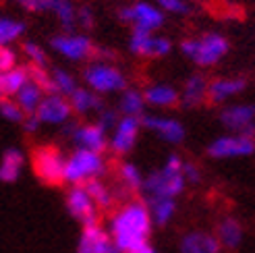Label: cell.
I'll return each instance as SVG.
<instances>
[{"instance_id":"40","label":"cell","mask_w":255,"mask_h":253,"mask_svg":"<svg viewBox=\"0 0 255 253\" xmlns=\"http://www.w3.org/2000/svg\"><path fill=\"white\" fill-rule=\"evenodd\" d=\"M183 176H185V183H189V185L201 183V170L193 162H183Z\"/></svg>"},{"instance_id":"22","label":"cell","mask_w":255,"mask_h":253,"mask_svg":"<svg viewBox=\"0 0 255 253\" xmlns=\"http://www.w3.org/2000/svg\"><path fill=\"white\" fill-rule=\"evenodd\" d=\"M243 224H241L235 216H224L218 222V229H216V239L220 241L222 247L226 249H237L243 243Z\"/></svg>"},{"instance_id":"9","label":"cell","mask_w":255,"mask_h":253,"mask_svg":"<svg viewBox=\"0 0 255 253\" xmlns=\"http://www.w3.org/2000/svg\"><path fill=\"white\" fill-rule=\"evenodd\" d=\"M58 54L67 56L69 60H89V58H98L100 46H96L87 35H79V33H62V35H54L50 40Z\"/></svg>"},{"instance_id":"15","label":"cell","mask_w":255,"mask_h":253,"mask_svg":"<svg viewBox=\"0 0 255 253\" xmlns=\"http://www.w3.org/2000/svg\"><path fill=\"white\" fill-rule=\"evenodd\" d=\"M139 121H141V126H143V129L154 131L160 139H164V141H168V143H181L183 139H185V135H187L185 126L178 123L176 119L143 115Z\"/></svg>"},{"instance_id":"31","label":"cell","mask_w":255,"mask_h":253,"mask_svg":"<svg viewBox=\"0 0 255 253\" xmlns=\"http://www.w3.org/2000/svg\"><path fill=\"white\" fill-rule=\"evenodd\" d=\"M27 77L33 85H37L42 90V94H48V96H60L58 90H56V85L52 81V75H50V69L46 67H37L33 65V62H27Z\"/></svg>"},{"instance_id":"7","label":"cell","mask_w":255,"mask_h":253,"mask_svg":"<svg viewBox=\"0 0 255 253\" xmlns=\"http://www.w3.org/2000/svg\"><path fill=\"white\" fill-rule=\"evenodd\" d=\"M208 156L216 160H228V158H247L255 154V137L247 135H222L216 137L208 145Z\"/></svg>"},{"instance_id":"14","label":"cell","mask_w":255,"mask_h":253,"mask_svg":"<svg viewBox=\"0 0 255 253\" xmlns=\"http://www.w3.org/2000/svg\"><path fill=\"white\" fill-rule=\"evenodd\" d=\"M139 129H141V121L135 119V117H123L119 121V125L114 126V133H112V139H110V149L112 154L117 156H125L135 147L137 143V135H139Z\"/></svg>"},{"instance_id":"42","label":"cell","mask_w":255,"mask_h":253,"mask_svg":"<svg viewBox=\"0 0 255 253\" xmlns=\"http://www.w3.org/2000/svg\"><path fill=\"white\" fill-rule=\"evenodd\" d=\"M77 23L81 25L83 29H94V25H96L94 10L89 6H79L77 8Z\"/></svg>"},{"instance_id":"2","label":"cell","mask_w":255,"mask_h":253,"mask_svg":"<svg viewBox=\"0 0 255 253\" xmlns=\"http://www.w3.org/2000/svg\"><path fill=\"white\" fill-rule=\"evenodd\" d=\"M29 164L35 179L46 187H62L65 181L67 158L54 143H37L29 149Z\"/></svg>"},{"instance_id":"36","label":"cell","mask_w":255,"mask_h":253,"mask_svg":"<svg viewBox=\"0 0 255 253\" xmlns=\"http://www.w3.org/2000/svg\"><path fill=\"white\" fill-rule=\"evenodd\" d=\"M21 50H23V54L29 56V62H33V65H37V67H46L48 69V56L35 42H23Z\"/></svg>"},{"instance_id":"24","label":"cell","mask_w":255,"mask_h":253,"mask_svg":"<svg viewBox=\"0 0 255 253\" xmlns=\"http://www.w3.org/2000/svg\"><path fill=\"white\" fill-rule=\"evenodd\" d=\"M145 206L149 210L151 222L156 226H166L176 212V201L170 197H147Z\"/></svg>"},{"instance_id":"27","label":"cell","mask_w":255,"mask_h":253,"mask_svg":"<svg viewBox=\"0 0 255 253\" xmlns=\"http://www.w3.org/2000/svg\"><path fill=\"white\" fill-rule=\"evenodd\" d=\"M27 81H29V77H27V67L25 65L15 67L6 73H0V94H2V98L17 96L19 90Z\"/></svg>"},{"instance_id":"41","label":"cell","mask_w":255,"mask_h":253,"mask_svg":"<svg viewBox=\"0 0 255 253\" xmlns=\"http://www.w3.org/2000/svg\"><path fill=\"white\" fill-rule=\"evenodd\" d=\"M15 2H19L29 12H46V10H50V6H52V0H15Z\"/></svg>"},{"instance_id":"35","label":"cell","mask_w":255,"mask_h":253,"mask_svg":"<svg viewBox=\"0 0 255 253\" xmlns=\"http://www.w3.org/2000/svg\"><path fill=\"white\" fill-rule=\"evenodd\" d=\"M0 115H2V119L10 121V123H23L25 121V112L17 106V102H12V100L8 98H2L0 100Z\"/></svg>"},{"instance_id":"19","label":"cell","mask_w":255,"mask_h":253,"mask_svg":"<svg viewBox=\"0 0 255 253\" xmlns=\"http://www.w3.org/2000/svg\"><path fill=\"white\" fill-rule=\"evenodd\" d=\"M181 253H222V245L206 231H191L181 239Z\"/></svg>"},{"instance_id":"33","label":"cell","mask_w":255,"mask_h":253,"mask_svg":"<svg viewBox=\"0 0 255 253\" xmlns=\"http://www.w3.org/2000/svg\"><path fill=\"white\" fill-rule=\"evenodd\" d=\"M27 29V25L23 21H15L8 17H0V44L15 42L17 37H21Z\"/></svg>"},{"instance_id":"20","label":"cell","mask_w":255,"mask_h":253,"mask_svg":"<svg viewBox=\"0 0 255 253\" xmlns=\"http://www.w3.org/2000/svg\"><path fill=\"white\" fill-rule=\"evenodd\" d=\"M208 79L203 75L195 73L185 81L183 94H181V104L185 108H197L208 100Z\"/></svg>"},{"instance_id":"11","label":"cell","mask_w":255,"mask_h":253,"mask_svg":"<svg viewBox=\"0 0 255 253\" xmlns=\"http://www.w3.org/2000/svg\"><path fill=\"white\" fill-rule=\"evenodd\" d=\"M129 50L137 56L145 58H162L168 56L172 50V42L168 37H160L143 29H133L131 40H129Z\"/></svg>"},{"instance_id":"3","label":"cell","mask_w":255,"mask_h":253,"mask_svg":"<svg viewBox=\"0 0 255 253\" xmlns=\"http://www.w3.org/2000/svg\"><path fill=\"white\" fill-rule=\"evenodd\" d=\"M185 176H183V160L181 156L170 154L160 170L149 172L143 179V189L147 197H170L174 199L185 191Z\"/></svg>"},{"instance_id":"12","label":"cell","mask_w":255,"mask_h":253,"mask_svg":"<svg viewBox=\"0 0 255 253\" xmlns=\"http://www.w3.org/2000/svg\"><path fill=\"white\" fill-rule=\"evenodd\" d=\"M77 253H121L119 247L114 245L112 237L102 229V224H87L83 226L81 237H79V245Z\"/></svg>"},{"instance_id":"34","label":"cell","mask_w":255,"mask_h":253,"mask_svg":"<svg viewBox=\"0 0 255 253\" xmlns=\"http://www.w3.org/2000/svg\"><path fill=\"white\" fill-rule=\"evenodd\" d=\"M50 75H52V81H54V85H56V90H58L60 96L69 98L75 90H77L75 77H73V75H69L67 71H62V69H52V71H50Z\"/></svg>"},{"instance_id":"44","label":"cell","mask_w":255,"mask_h":253,"mask_svg":"<svg viewBox=\"0 0 255 253\" xmlns=\"http://www.w3.org/2000/svg\"><path fill=\"white\" fill-rule=\"evenodd\" d=\"M129 253H158L154 245H149V243H141V245H137L135 249H131Z\"/></svg>"},{"instance_id":"23","label":"cell","mask_w":255,"mask_h":253,"mask_svg":"<svg viewBox=\"0 0 255 253\" xmlns=\"http://www.w3.org/2000/svg\"><path fill=\"white\" fill-rule=\"evenodd\" d=\"M143 100L149 106H158V108H172L181 102V94L170 85H151L143 92Z\"/></svg>"},{"instance_id":"26","label":"cell","mask_w":255,"mask_h":253,"mask_svg":"<svg viewBox=\"0 0 255 253\" xmlns=\"http://www.w3.org/2000/svg\"><path fill=\"white\" fill-rule=\"evenodd\" d=\"M81 187L87 191V195L92 197L94 201V206L98 210H110L114 206V195H112V189L106 185V183H102L100 179H89L85 183H81Z\"/></svg>"},{"instance_id":"6","label":"cell","mask_w":255,"mask_h":253,"mask_svg":"<svg viewBox=\"0 0 255 253\" xmlns=\"http://www.w3.org/2000/svg\"><path fill=\"white\" fill-rule=\"evenodd\" d=\"M83 81L89 90L96 94H112L127 90V77L121 69L108 65V62H92L83 69Z\"/></svg>"},{"instance_id":"4","label":"cell","mask_w":255,"mask_h":253,"mask_svg":"<svg viewBox=\"0 0 255 253\" xmlns=\"http://www.w3.org/2000/svg\"><path fill=\"white\" fill-rule=\"evenodd\" d=\"M231 44L220 33H203L201 37H187L181 42V52L197 67H214L228 54Z\"/></svg>"},{"instance_id":"25","label":"cell","mask_w":255,"mask_h":253,"mask_svg":"<svg viewBox=\"0 0 255 253\" xmlns=\"http://www.w3.org/2000/svg\"><path fill=\"white\" fill-rule=\"evenodd\" d=\"M23 168V154L17 147H6L2 158H0V181L2 183H15L21 176Z\"/></svg>"},{"instance_id":"21","label":"cell","mask_w":255,"mask_h":253,"mask_svg":"<svg viewBox=\"0 0 255 253\" xmlns=\"http://www.w3.org/2000/svg\"><path fill=\"white\" fill-rule=\"evenodd\" d=\"M69 104H71V110L75 112V115L79 117H85L87 112H102L104 110V102H102V98L92 92L89 87H77L69 98Z\"/></svg>"},{"instance_id":"43","label":"cell","mask_w":255,"mask_h":253,"mask_svg":"<svg viewBox=\"0 0 255 253\" xmlns=\"http://www.w3.org/2000/svg\"><path fill=\"white\" fill-rule=\"evenodd\" d=\"M21 125H23L25 133H35L37 129H40V121H37V117H35V115H31V117H25V121H23Z\"/></svg>"},{"instance_id":"8","label":"cell","mask_w":255,"mask_h":253,"mask_svg":"<svg viewBox=\"0 0 255 253\" xmlns=\"http://www.w3.org/2000/svg\"><path fill=\"white\" fill-rule=\"evenodd\" d=\"M117 17L123 23H131L133 29H143L154 33L164 25V12L147 2H135L131 6H121Z\"/></svg>"},{"instance_id":"18","label":"cell","mask_w":255,"mask_h":253,"mask_svg":"<svg viewBox=\"0 0 255 253\" xmlns=\"http://www.w3.org/2000/svg\"><path fill=\"white\" fill-rule=\"evenodd\" d=\"M247 90L245 77H218L208 83V102L220 104L228 98H235Z\"/></svg>"},{"instance_id":"17","label":"cell","mask_w":255,"mask_h":253,"mask_svg":"<svg viewBox=\"0 0 255 253\" xmlns=\"http://www.w3.org/2000/svg\"><path fill=\"white\" fill-rule=\"evenodd\" d=\"M73 141L77 143L79 149H87V151H94V154H104L108 141H106V133L100 129L96 123H87V125H79L77 131L73 133Z\"/></svg>"},{"instance_id":"16","label":"cell","mask_w":255,"mask_h":253,"mask_svg":"<svg viewBox=\"0 0 255 253\" xmlns=\"http://www.w3.org/2000/svg\"><path fill=\"white\" fill-rule=\"evenodd\" d=\"M71 115H73V110H71V104L65 96H46L35 110L37 121L52 123V125L67 123L71 119Z\"/></svg>"},{"instance_id":"32","label":"cell","mask_w":255,"mask_h":253,"mask_svg":"<svg viewBox=\"0 0 255 253\" xmlns=\"http://www.w3.org/2000/svg\"><path fill=\"white\" fill-rule=\"evenodd\" d=\"M50 12H54L67 31H73V27L77 25V8L71 4V0H52Z\"/></svg>"},{"instance_id":"28","label":"cell","mask_w":255,"mask_h":253,"mask_svg":"<svg viewBox=\"0 0 255 253\" xmlns=\"http://www.w3.org/2000/svg\"><path fill=\"white\" fill-rule=\"evenodd\" d=\"M117 185H121L125 191L129 193H135V191H141L143 189V176L139 172V168L135 164H129V162H123L119 164V170H117Z\"/></svg>"},{"instance_id":"37","label":"cell","mask_w":255,"mask_h":253,"mask_svg":"<svg viewBox=\"0 0 255 253\" xmlns=\"http://www.w3.org/2000/svg\"><path fill=\"white\" fill-rule=\"evenodd\" d=\"M98 126L104 133H108L110 129L114 131V126L119 125V112L117 110H112V108H104L102 112H98Z\"/></svg>"},{"instance_id":"29","label":"cell","mask_w":255,"mask_h":253,"mask_svg":"<svg viewBox=\"0 0 255 253\" xmlns=\"http://www.w3.org/2000/svg\"><path fill=\"white\" fill-rule=\"evenodd\" d=\"M42 96L44 94H42L40 87L33 85L31 81H27L17 94V106L25 112V117H31V115H35L37 106L42 104V100H44Z\"/></svg>"},{"instance_id":"38","label":"cell","mask_w":255,"mask_h":253,"mask_svg":"<svg viewBox=\"0 0 255 253\" xmlns=\"http://www.w3.org/2000/svg\"><path fill=\"white\" fill-rule=\"evenodd\" d=\"M158 4L168 10V12H174V15H189L191 10V2L189 0H158Z\"/></svg>"},{"instance_id":"13","label":"cell","mask_w":255,"mask_h":253,"mask_svg":"<svg viewBox=\"0 0 255 253\" xmlns=\"http://www.w3.org/2000/svg\"><path fill=\"white\" fill-rule=\"evenodd\" d=\"M65 201H67V212L77 222H81L83 226L98 222V208L94 206L92 197L87 195V191L81 185H75L71 191L67 193Z\"/></svg>"},{"instance_id":"1","label":"cell","mask_w":255,"mask_h":253,"mask_svg":"<svg viewBox=\"0 0 255 253\" xmlns=\"http://www.w3.org/2000/svg\"><path fill=\"white\" fill-rule=\"evenodd\" d=\"M151 216L145 201H127L112 218V241L121 253H129L137 245L147 243L151 233Z\"/></svg>"},{"instance_id":"39","label":"cell","mask_w":255,"mask_h":253,"mask_svg":"<svg viewBox=\"0 0 255 253\" xmlns=\"http://www.w3.org/2000/svg\"><path fill=\"white\" fill-rule=\"evenodd\" d=\"M15 67H17V54L6 44H0V73H6Z\"/></svg>"},{"instance_id":"5","label":"cell","mask_w":255,"mask_h":253,"mask_svg":"<svg viewBox=\"0 0 255 253\" xmlns=\"http://www.w3.org/2000/svg\"><path fill=\"white\" fill-rule=\"evenodd\" d=\"M106 172V162L100 154L87 149H75L73 156L67 160L65 166V181L73 185H81L89 179H98Z\"/></svg>"},{"instance_id":"30","label":"cell","mask_w":255,"mask_h":253,"mask_svg":"<svg viewBox=\"0 0 255 253\" xmlns=\"http://www.w3.org/2000/svg\"><path fill=\"white\" fill-rule=\"evenodd\" d=\"M119 110L123 112V117L141 119L143 117V110H145L143 92H139V90H125L123 96H121Z\"/></svg>"},{"instance_id":"10","label":"cell","mask_w":255,"mask_h":253,"mask_svg":"<svg viewBox=\"0 0 255 253\" xmlns=\"http://www.w3.org/2000/svg\"><path fill=\"white\" fill-rule=\"evenodd\" d=\"M220 123L235 135L255 137V104H233L220 112Z\"/></svg>"}]
</instances>
